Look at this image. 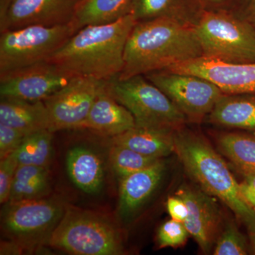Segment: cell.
Wrapping results in <instances>:
<instances>
[{"mask_svg":"<svg viewBox=\"0 0 255 255\" xmlns=\"http://www.w3.org/2000/svg\"><path fill=\"white\" fill-rule=\"evenodd\" d=\"M189 236L184 223L171 219L159 228L157 243L160 248H177L184 245Z\"/></svg>","mask_w":255,"mask_h":255,"instance_id":"cell-28","label":"cell"},{"mask_svg":"<svg viewBox=\"0 0 255 255\" xmlns=\"http://www.w3.org/2000/svg\"><path fill=\"white\" fill-rule=\"evenodd\" d=\"M208 117L216 125L255 135V94H224Z\"/></svg>","mask_w":255,"mask_h":255,"instance_id":"cell-18","label":"cell"},{"mask_svg":"<svg viewBox=\"0 0 255 255\" xmlns=\"http://www.w3.org/2000/svg\"><path fill=\"white\" fill-rule=\"evenodd\" d=\"M167 209L171 219L184 223L188 217V208L185 202L176 195L171 196L167 201Z\"/></svg>","mask_w":255,"mask_h":255,"instance_id":"cell-31","label":"cell"},{"mask_svg":"<svg viewBox=\"0 0 255 255\" xmlns=\"http://www.w3.org/2000/svg\"><path fill=\"white\" fill-rule=\"evenodd\" d=\"M174 152L198 186L226 204L255 235V209L243 197L240 183L221 155L204 137L181 128L174 131Z\"/></svg>","mask_w":255,"mask_h":255,"instance_id":"cell-3","label":"cell"},{"mask_svg":"<svg viewBox=\"0 0 255 255\" xmlns=\"http://www.w3.org/2000/svg\"><path fill=\"white\" fill-rule=\"evenodd\" d=\"M166 70L207 79L225 94H255V63H228L202 56Z\"/></svg>","mask_w":255,"mask_h":255,"instance_id":"cell-14","label":"cell"},{"mask_svg":"<svg viewBox=\"0 0 255 255\" xmlns=\"http://www.w3.org/2000/svg\"><path fill=\"white\" fill-rule=\"evenodd\" d=\"M80 0H1L0 31L73 21Z\"/></svg>","mask_w":255,"mask_h":255,"instance_id":"cell-12","label":"cell"},{"mask_svg":"<svg viewBox=\"0 0 255 255\" xmlns=\"http://www.w3.org/2000/svg\"><path fill=\"white\" fill-rule=\"evenodd\" d=\"M194 28L203 57L225 63H255V30L239 14L202 11Z\"/></svg>","mask_w":255,"mask_h":255,"instance_id":"cell-5","label":"cell"},{"mask_svg":"<svg viewBox=\"0 0 255 255\" xmlns=\"http://www.w3.org/2000/svg\"><path fill=\"white\" fill-rule=\"evenodd\" d=\"M248 254L246 238L234 223L226 225L215 244L214 255H245Z\"/></svg>","mask_w":255,"mask_h":255,"instance_id":"cell-27","label":"cell"},{"mask_svg":"<svg viewBox=\"0 0 255 255\" xmlns=\"http://www.w3.org/2000/svg\"><path fill=\"white\" fill-rule=\"evenodd\" d=\"M205 1L211 4H222L226 0H205Z\"/></svg>","mask_w":255,"mask_h":255,"instance_id":"cell-34","label":"cell"},{"mask_svg":"<svg viewBox=\"0 0 255 255\" xmlns=\"http://www.w3.org/2000/svg\"><path fill=\"white\" fill-rule=\"evenodd\" d=\"M166 168V162L160 159L149 167L120 179L119 212L122 217H130L141 207L158 187Z\"/></svg>","mask_w":255,"mask_h":255,"instance_id":"cell-16","label":"cell"},{"mask_svg":"<svg viewBox=\"0 0 255 255\" xmlns=\"http://www.w3.org/2000/svg\"><path fill=\"white\" fill-rule=\"evenodd\" d=\"M66 169L72 182L87 194H97L105 182L103 161L95 151L76 146L68 151Z\"/></svg>","mask_w":255,"mask_h":255,"instance_id":"cell-19","label":"cell"},{"mask_svg":"<svg viewBox=\"0 0 255 255\" xmlns=\"http://www.w3.org/2000/svg\"><path fill=\"white\" fill-rule=\"evenodd\" d=\"M105 82L90 77H74L43 101L49 117L50 131L78 129Z\"/></svg>","mask_w":255,"mask_h":255,"instance_id":"cell-10","label":"cell"},{"mask_svg":"<svg viewBox=\"0 0 255 255\" xmlns=\"http://www.w3.org/2000/svg\"><path fill=\"white\" fill-rule=\"evenodd\" d=\"M73 78L50 61L0 74L1 98L43 102Z\"/></svg>","mask_w":255,"mask_h":255,"instance_id":"cell-11","label":"cell"},{"mask_svg":"<svg viewBox=\"0 0 255 255\" xmlns=\"http://www.w3.org/2000/svg\"><path fill=\"white\" fill-rule=\"evenodd\" d=\"M41 130L28 134L15 151L18 165L49 167L53 158V134Z\"/></svg>","mask_w":255,"mask_h":255,"instance_id":"cell-25","label":"cell"},{"mask_svg":"<svg viewBox=\"0 0 255 255\" xmlns=\"http://www.w3.org/2000/svg\"><path fill=\"white\" fill-rule=\"evenodd\" d=\"M238 14L255 30V0H243L241 12Z\"/></svg>","mask_w":255,"mask_h":255,"instance_id":"cell-33","label":"cell"},{"mask_svg":"<svg viewBox=\"0 0 255 255\" xmlns=\"http://www.w3.org/2000/svg\"><path fill=\"white\" fill-rule=\"evenodd\" d=\"M132 0H80L73 24L78 31L88 25L114 22L130 13Z\"/></svg>","mask_w":255,"mask_h":255,"instance_id":"cell-22","label":"cell"},{"mask_svg":"<svg viewBox=\"0 0 255 255\" xmlns=\"http://www.w3.org/2000/svg\"><path fill=\"white\" fill-rule=\"evenodd\" d=\"M107 91L125 107L140 127L182 128L187 119L168 97L145 75L106 81Z\"/></svg>","mask_w":255,"mask_h":255,"instance_id":"cell-6","label":"cell"},{"mask_svg":"<svg viewBox=\"0 0 255 255\" xmlns=\"http://www.w3.org/2000/svg\"><path fill=\"white\" fill-rule=\"evenodd\" d=\"M219 150L242 174L255 173V135L226 132L217 139Z\"/></svg>","mask_w":255,"mask_h":255,"instance_id":"cell-24","label":"cell"},{"mask_svg":"<svg viewBox=\"0 0 255 255\" xmlns=\"http://www.w3.org/2000/svg\"><path fill=\"white\" fill-rule=\"evenodd\" d=\"M49 169L34 165H18L7 203L46 198L50 191Z\"/></svg>","mask_w":255,"mask_h":255,"instance_id":"cell-23","label":"cell"},{"mask_svg":"<svg viewBox=\"0 0 255 255\" xmlns=\"http://www.w3.org/2000/svg\"><path fill=\"white\" fill-rule=\"evenodd\" d=\"M201 12L196 0H132L129 14L136 22L167 18L194 26Z\"/></svg>","mask_w":255,"mask_h":255,"instance_id":"cell-20","label":"cell"},{"mask_svg":"<svg viewBox=\"0 0 255 255\" xmlns=\"http://www.w3.org/2000/svg\"><path fill=\"white\" fill-rule=\"evenodd\" d=\"M240 187L243 197L255 209V173L243 174Z\"/></svg>","mask_w":255,"mask_h":255,"instance_id":"cell-32","label":"cell"},{"mask_svg":"<svg viewBox=\"0 0 255 255\" xmlns=\"http://www.w3.org/2000/svg\"><path fill=\"white\" fill-rule=\"evenodd\" d=\"M18 166L15 152L1 159L0 162V203L9 201L10 191Z\"/></svg>","mask_w":255,"mask_h":255,"instance_id":"cell-29","label":"cell"},{"mask_svg":"<svg viewBox=\"0 0 255 255\" xmlns=\"http://www.w3.org/2000/svg\"><path fill=\"white\" fill-rule=\"evenodd\" d=\"M77 31L73 21L59 26L33 25L1 31L0 74L48 61Z\"/></svg>","mask_w":255,"mask_h":255,"instance_id":"cell-7","label":"cell"},{"mask_svg":"<svg viewBox=\"0 0 255 255\" xmlns=\"http://www.w3.org/2000/svg\"><path fill=\"white\" fill-rule=\"evenodd\" d=\"M135 127L133 116L109 93L105 82L87 118L78 129H87L100 135L112 137Z\"/></svg>","mask_w":255,"mask_h":255,"instance_id":"cell-15","label":"cell"},{"mask_svg":"<svg viewBox=\"0 0 255 255\" xmlns=\"http://www.w3.org/2000/svg\"><path fill=\"white\" fill-rule=\"evenodd\" d=\"M0 124L18 129L26 134L41 130H50L49 117L43 102L1 98Z\"/></svg>","mask_w":255,"mask_h":255,"instance_id":"cell-21","label":"cell"},{"mask_svg":"<svg viewBox=\"0 0 255 255\" xmlns=\"http://www.w3.org/2000/svg\"><path fill=\"white\" fill-rule=\"evenodd\" d=\"M47 244L75 255H119L124 252L120 235L108 220L70 206H65Z\"/></svg>","mask_w":255,"mask_h":255,"instance_id":"cell-4","label":"cell"},{"mask_svg":"<svg viewBox=\"0 0 255 255\" xmlns=\"http://www.w3.org/2000/svg\"><path fill=\"white\" fill-rule=\"evenodd\" d=\"M135 23L129 14L114 22L84 26L48 61L70 78H116L123 70L126 45Z\"/></svg>","mask_w":255,"mask_h":255,"instance_id":"cell-2","label":"cell"},{"mask_svg":"<svg viewBox=\"0 0 255 255\" xmlns=\"http://www.w3.org/2000/svg\"><path fill=\"white\" fill-rule=\"evenodd\" d=\"M65 206L53 198L6 203L1 214V226L12 242L21 248L47 243L63 217Z\"/></svg>","mask_w":255,"mask_h":255,"instance_id":"cell-8","label":"cell"},{"mask_svg":"<svg viewBox=\"0 0 255 255\" xmlns=\"http://www.w3.org/2000/svg\"><path fill=\"white\" fill-rule=\"evenodd\" d=\"M168 128L135 127L111 137L112 145L123 146L156 158H163L174 152V131Z\"/></svg>","mask_w":255,"mask_h":255,"instance_id":"cell-17","label":"cell"},{"mask_svg":"<svg viewBox=\"0 0 255 255\" xmlns=\"http://www.w3.org/2000/svg\"><path fill=\"white\" fill-rule=\"evenodd\" d=\"M190 122L209 116L224 92L214 82L189 74L162 70L145 75Z\"/></svg>","mask_w":255,"mask_h":255,"instance_id":"cell-9","label":"cell"},{"mask_svg":"<svg viewBox=\"0 0 255 255\" xmlns=\"http://www.w3.org/2000/svg\"><path fill=\"white\" fill-rule=\"evenodd\" d=\"M111 167L119 179L149 167L159 159L123 146L112 145L109 154Z\"/></svg>","mask_w":255,"mask_h":255,"instance_id":"cell-26","label":"cell"},{"mask_svg":"<svg viewBox=\"0 0 255 255\" xmlns=\"http://www.w3.org/2000/svg\"><path fill=\"white\" fill-rule=\"evenodd\" d=\"M176 195L185 202L188 217L184 223L201 251L209 254L219 236L221 214L216 198L199 186L182 185Z\"/></svg>","mask_w":255,"mask_h":255,"instance_id":"cell-13","label":"cell"},{"mask_svg":"<svg viewBox=\"0 0 255 255\" xmlns=\"http://www.w3.org/2000/svg\"><path fill=\"white\" fill-rule=\"evenodd\" d=\"M252 237V244H253V252L255 255V234L251 236Z\"/></svg>","mask_w":255,"mask_h":255,"instance_id":"cell-35","label":"cell"},{"mask_svg":"<svg viewBox=\"0 0 255 255\" xmlns=\"http://www.w3.org/2000/svg\"><path fill=\"white\" fill-rule=\"evenodd\" d=\"M202 56L192 25L167 18L136 22L128 38L123 70L117 78L145 75Z\"/></svg>","mask_w":255,"mask_h":255,"instance_id":"cell-1","label":"cell"},{"mask_svg":"<svg viewBox=\"0 0 255 255\" xmlns=\"http://www.w3.org/2000/svg\"><path fill=\"white\" fill-rule=\"evenodd\" d=\"M28 134L14 128L0 124V159L17 150Z\"/></svg>","mask_w":255,"mask_h":255,"instance_id":"cell-30","label":"cell"}]
</instances>
